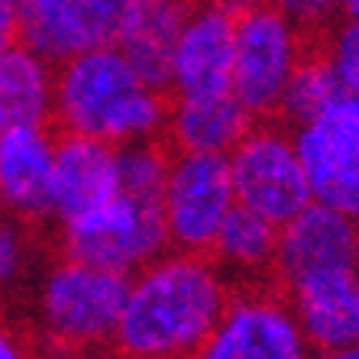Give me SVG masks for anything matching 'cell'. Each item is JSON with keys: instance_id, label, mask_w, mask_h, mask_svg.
Returning a JSON list of instances; mask_svg holds the SVG:
<instances>
[{"instance_id": "8992f818", "label": "cell", "mask_w": 359, "mask_h": 359, "mask_svg": "<svg viewBox=\"0 0 359 359\" xmlns=\"http://www.w3.org/2000/svg\"><path fill=\"white\" fill-rule=\"evenodd\" d=\"M226 159L236 204L276 226L288 224L314 201L294 130L282 120H256Z\"/></svg>"}, {"instance_id": "ffe728a7", "label": "cell", "mask_w": 359, "mask_h": 359, "mask_svg": "<svg viewBox=\"0 0 359 359\" xmlns=\"http://www.w3.org/2000/svg\"><path fill=\"white\" fill-rule=\"evenodd\" d=\"M337 97H343V88H340V81H337L330 62L324 59V52H320L318 42H314L311 52L301 59V65L294 68L288 88H285L278 120L294 130V126L308 123V120H314L318 114H324Z\"/></svg>"}, {"instance_id": "ac0fdd59", "label": "cell", "mask_w": 359, "mask_h": 359, "mask_svg": "<svg viewBox=\"0 0 359 359\" xmlns=\"http://www.w3.org/2000/svg\"><path fill=\"white\" fill-rule=\"evenodd\" d=\"M276 250H278V226L272 220L246 210L243 204H236L226 214L208 256L240 288V285L276 282Z\"/></svg>"}, {"instance_id": "484cf974", "label": "cell", "mask_w": 359, "mask_h": 359, "mask_svg": "<svg viewBox=\"0 0 359 359\" xmlns=\"http://www.w3.org/2000/svg\"><path fill=\"white\" fill-rule=\"evenodd\" d=\"M20 42V0H0V52Z\"/></svg>"}, {"instance_id": "6da1fadb", "label": "cell", "mask_w": 359, "mask_h": 359, "mask_svg": "<svg viewBox=\"0 0 359 359\" xmlns=\"http://www.w3.org/2000/svg\"><path fill=\"white\" fill-rule=\"evenodd\" d=\"M236 285L208 252L165 250L130 276L110 340L114 359H194Z\"/></svg>"}, {"instance_id": "83f0119b", "label": "cell", "mask_w": 359, "mask_h": 359, "mask_svg": "<svg viewBox=\"0 0 359 359\" xmlns=\"http://www.w3.org/2000/svg\"><path fill=\"white\" fill-rule=\"evenodd\" d=\"M340 17L359 20V0H340Z\"/></svg>"}, {"instance_id": "e0dca14e", "label": "cell", "mask_w": 359, "mask_h": 359, "mask_svg": "<svg viewBox=\"0 0 359 359\" xmlns=\"http://www.w3.org/2000/svg\"><path fill=\"white\" fill-rule=\"evenodd\" d=\"M55 110V65L13 42L0 52V133L17 126H52Z\"/></svg>"}, {"instance_id": "4fadbf2b", "label": "cell", "mask_w": 359, "mask_h": 359, "mask_svg": "<svg viewBox=\"0 0 359 359\" xmlns=\"http://www.w3.org/2000/svg\"><path fill=\"white\" fill-rule=\"evenodd\" d=\"M334 266H359V220L311 201L301 214L278 226L276 282L285 285L304 272Z\"/></svg>"}, {"instance_id": "7a4b0ae2", "label": "cell", "mask_w": 359, "mask_h": 359, "mask_svg": "<svg viewBox=\"0 0 359 359\" xmlns=\"http://www.w3.org/2000/svg\"><path fill=\"white\" fill-rule=\"evenodd\" d=\"M172 97L140 78L117 46L81 52L55 65V110L59 133H81L110 146L165 140Z\"/></svg>"}, {"instance_id": "f1b7e54d", "label": "cell", "mask_w": 359, "mask_h": 359, "mask_svg": "<svg viewBox=\"0 0 359 359\" xmlns=\"http://www.w3.org/2000/svg\"><path fill=\"white\" fill-rule=\"evenodd\" d=\"M78 359H91V356H78Z\"/></svg>"}, {"instance_id": "ba28073f", "label": "cell", "mask_w": 359, "mask_h": 359, "mask_svg": "<svg viewBox=\"0 0 359 359\" xmlns=\"http://www.w3.org/2000/svg\"><path fill=\"white\" fill-rule=\"evenodd\" d=\"M233 208L236 191L226 156L172 149V168L162 191V214L172 250L210 252Z\"/></svg>"}, {"instance_id": "52a82bcc", "label": "cell", "mask_w": 359, "mask_h": 359, "mask_svg": "<svg viewBox=\"0 0 359 359\" xmlns=\"http://www.w3.org/2000/svg\"><path fill=\"white\" fill-rule=\"evenodd\" d=\"M308 337L278 282L240 285L194 359H311Z\"/></svg>"}, {"instance_id": "cb8c5ba5", "label": "cell", "mask_w": 359, "mask_h": 359, "mask_svg": "<svg viewBox=\"0 0 359 359\" xmlns=\"http://www.w3.org/2000/svg\"><path fill=\"white\" fill-rule=\"evenodd\" d=\"M262 4L276 7L314 39L340 17V0H262Z\"/></svg>"}, {"instance_id": "9a60e30c", "label": "cell", "mask_w": 359, "mask_h": 359, "mask_svg": "<svg viewBox=\"0 0 359 359\" xmlns=\"http://www.w3.org/2000/svg\"><path fill=\"white\" fill-rule=\"evenodd\" d=\"M55 126H17L0 133V210L23 224L49 217Z\"/></svg>"}, {"instance_id": "277c9868", "label": "cell", "mask_w": 359, "mask_h": 359, "mask_svg": "<svg viewBox=\"0 0 359 359\" xmlns=\"http://www.w3.org/2000/svg\"><path fill=\"white\" fill-rule=\"evenodd\" d=\"M59 250L68 259L133 276L172 250L162 201L117 191L100 208L59 224Z\"/></svg>"}, {"instance_id": "30bf717a", "label": "cell", "mask_w": 359, "mask_h": 359, "mask_svg": "<svg viewBox=\"0 0 359 359\" xmlns=\"http://www.w3.org/2000/svg\"><path fill=\"white\" fill-rule=\"evenodd\" d=\"M236 17L224 0H194L172 52L168 97L214 100L233 94Z\"/></svg>"}, {"instance_id": "5b68a950", "label": "cell", "mask_w": 359, "mask_h": 359, "mask_svg": "<svg viewBox=\"0 0 359 359\" xmlns=\"http://www.w3.org/2000/svg\"><path fill=\"white\" fill-rule=\"evenodd\" d=\"M311 46L314 36L262 0H252L236 17L233 97L252 120H278L285 88Z\"/></svg>"}, {"instance_id": "8fae6325", "label": "cell", "mask_w": 359, "mask_h": 359, "mask_svg": "<svg viewBox=\"0 0 359 359\" xmlns=\"http://www.w3.org/2000/svg\"><path fill=\"white\" fill-rule=\"evenodd\" d=\"M133 0H20V42L62 65L81 52L117 46Z\"/></svg>"}, {"instance_id": "3957f363", "label": "cell", "mask_w": 359, "mask_h": 359, "mask_svg": "<svg viewBox=\"0 0 359 359\" xmlns=\"http://www.w3.org/2000/svg\"><path fill=\"white\" fill-rule=\"evenodd\" d=\"M130 276L59 256L36 285V334L59 359L107 350L123 311Z\"/></svg>"}, {"instance_id": "5bb4252c", "label": "cell", "mask_w": 359, "mask_h": 359, "mask_svg": "<svg viewBox=\"0 0 359 359\" xmlns=\"http://www.w3.org/2000/svg\"><path fill=\"white\" fill-rule=\"evenodd\" d=\"M120 191L117 146L81 133H59L52 162L49 217L59 224L100 208Z\"/></svg>"}, {"instance_id": "603a6c76", "label": "cell", "mask_w": 359, "mask_h": 359, "mask_svg": "<svg viewBox=\"0 0 359 359\" xmlns=\"http://www.w3.org/2000/svg\"><path fill=\"white\" fill-rule=\"evenodd\" d=\"M29 262V233L17 217H0V298H7L20 285Z\"/></svg>"}, {"instance_id": "4316f807", "label": "cell", "mask_w": 359, "mask_h": 359, "mask_svg": "<svg viewBox=\"0 0 359 359\" xmlns=\"http://www.w3.org/2000/svg\"><path fill=\"white\" fill-rule=\"evenodd\" d=\"M320 359H359V343H350V346H340V350L320 353Z\"/></svg>"}, {"instance_id": "2e32d148", "label": "cell", "mask_w": 359, "mask_h": 359, "mask_svg": "<svg viewBox=\"0 0 359 359\" xmlns=\"http://www.w3.org/2000/svg\"><path fill=\"white\" fill-rule=\"evenodd\" d=\"M194 0H133L120 26L117 49L123 52L140 78L159 91H168L172 52Z\"/></svg>"}, {"instance_id": "44dd1931", "label": "cell", "mask_w": 359, "mask_h": 359, "mask_svg": "<svg viewBox=\"0 0 359 359\" xmlns=\"http://www.w3.org/2000/svg\"><path fill=\"white\" fill-rule=\"evenodd\" d=\"M168 168H172V146L165 140L117 146V175H120V191L123 194L162 201Z\"/></svg>"}, {"instance_id": "7402d4cb", "label": "cell", "mask_w": 359, "mask_h": 359, "mask_svg": "<svg viewBox=\"0 0 359 359\" xmlns=\"http://www.w3.org/2000/svg\"><path fill=\"white\" fill-rule=\"evenodd\" d=\"M314 42L334 68L343 94H356L359 97V20L337 17Z\"/></svg>"}, {"instance_id": "9c48e42d", "label": "cell", "mask_w": 359, "mask_h": 359, "mask_svg": "<svg viewBox=\"0 0 359 359\" xmlns=\"http://www.w3.org/2000/svg\"><path fill=\"white\" fill-rule=\"evenodd\" d=\"M311 194L359 220V97L343 94L324 114L294 126Z\"/></svg>"}, {"instance_id": "d4e9b609", "label": "cell", "mask_w": 359, "mask_h": 359, "mask_svg": "<svg viewBox=\"0 0 359 359\" xmlns=\"http://www.w3.org/2000/svg\"><path fill=\"white\" fill-rule=\"evenodd\" d=\"M0 359H36L33 337L4 311H0Z\"/></svg>"}, {"instance_id": "d6986e66", "label": "cell", "mask_w": 359, "mask_h": 359, "mask_svg": "<svg viewBox=\"0 0 359 359\" xmlns=\"http://www.w3.org/2000/svg\"><path fill=\"white\" fill-rule=\"evenodd\" d=\"M256 123L240 100L214 97V100H172L165 142L178 152H220L230 156L246 130Z\"/></svg>"}, {"instance_id": "7c38bea8", "label": "cell", "mask_w": 359, "mask_h": 359, "mask_svg": "<svg viewBox=\"0 0 359 359\" xmlns=\"http://www.w3.org/2000/svg\"><path fill=\"white\" fill-rule=\"evenodd\" d=\"M314 353L359 343V266L304 272L282 285Z\"/></svg>"}]
</instances>
